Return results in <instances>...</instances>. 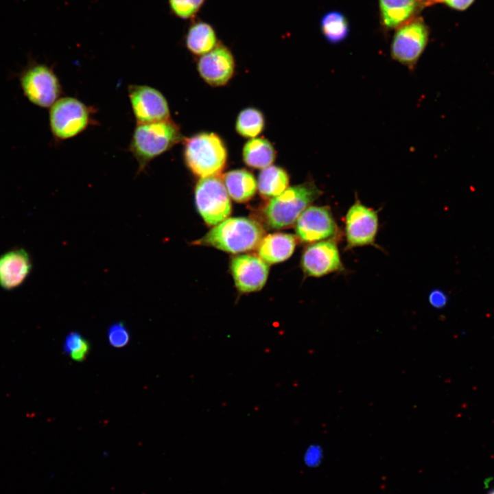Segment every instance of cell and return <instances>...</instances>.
Returning <instances> with one entry per match:
<instances>
[{
	"label": "cell",
	"mask_w": 494,
	"mask_h": 494,
	"mask_svg": "<svg viewBox=\"0 0 494 494\" xmlns=\"http://www.w3.org/2000/svg\"><path fill=\"white\" fill-rule=\"evenodd\" d=\"M265 231L257 221L244 217L226 218L193 244L211 246L230 253L258 248Z\"/></svg>",
	"instance_id": "6da1fadb"
},
{
	"label": "cell",
	"mask_w": 494,
	"mask_h": 494,
	"mask_svg": "<svg viewBox=\"0 0 494 494\" xmlns=\"http://www.w3.org/2000/svg\"><path fill=\"white\" fill-rule=\"evenodd\" d=\"M322 193L313 181L287 187L280 195L270 199L264 207L263 215L266 225L272 229L292 226L302 212Z\"/></svg>",
	"instance_id": "7a4b0ae2"
},
{
	"label": "cell",
	"mask_w": 494,
	"mask_h": 494,
	"mask_svg": "<svg viewBox=\"0 0 494 494\" xmlns=\"http://www.w3.org/2000/svg\"><path fill=\"white\" fill-rule=\"evenodd\" d=\"M183 140L179 127L172 120L137 124L130 150L141 171L153 159L169 150Z\"/></svg>",
	"instance_id": "3957f363"
},
{
	"label": "cell",
	"mask_w": 494,
	"mask_h": 494,
	"mask_svg": "<svg viewBox=\"0 0 494 494\" xmlns=\"http://www.w3.org/2000/svg\"><path fill=\"white\" fill-rule=\"evenodd\" d=\"M183 157L188 169L201 178L219 176L227 161L222 139L213 132H200L184 139Z\"/></svg>",
	"instance_id": "277c9868"
},
{
	"label": "cell",
	"mask_w": 494,
	"mask_h": 494,
	"mask_svg": "<svg viewBox=\"0 0 494 494\" xmlns=\"http://www.w3.org/2000/svg\"><path fill=\"white\" fill-rule=\"evenodd\" d=\"M428 27L421 18L411 19L399 27L390 45L391 58L413 71L428 42Z\"/></svg>",
	"instance_id": "5b68a950"
},
{
	"label": "cell",
	"mask_w": 494,
	"mask_h": 494,
	"mask_svg": "<svg viewBox=\"0 0 494 494\" xmlns=\"http://www.w3.org/2000/svg\"><path fill=\"white\" fill-rule=\"evenodd\" d=\"M91 109L79 99L65 97L58 99L49 112L51 130L56 138L65 140L85 130L92 121Z\"/></svg>",
	"instance_id": "8992f818"
},
{
	"label": "cell",
	"mask_w": 494,
	"mask_h": 494,
	"mask_svg": "<svg viewBox=\"0 0 494 494\" xmlns=\"http://www.w3.org/2000/svg\"><path fill=\"white\" fill-rule=\"evenodd\" d=\"M198 213L209 226L224 221L231 213V204L223 180L219 176L201 178L195 188Z\"/></svg>",
	"instance_id": "52a82bcc"
},
{
	"label": "cell",
	"mask_w": 494,
	"mask_h": 494,
	"mask_svg": "<svg viewBox=\"0 0 494 494\" xmlns=\"http://www.w3.org/2000/svg\"><path fill=\"white\" fill-rule=\"evenodd\" d=\"M378 228V211L364 205L356 197L344 217L346 248L375 246Z\"/></svg>",
	"instance_id": "ba28073f"
},
{
	"label": "cell",
	"mask_w": 494,
	"mask_h": 494,
	"mask_svg": "<svg viewBox=\"0 0 494 494\" xmlns=\"http://www.w3.org/2000/svg\"><path fill=\"white\" fill-rule=\"evenodd\" d=\"M21 84L27 98L34 104L43 108L51 107L62 92L57 76L45 64L29 68L22 75Z\"/></svg>",
	"instance_id": "9c48e42d"
},
{
	"label": "cell",
	"mask_w": 494,
	"mask_h": 494,
	"mask_svg": "<svg viewBox=\"0 0 494 494\" xmlns=\"http://www.w3.org/2000/svg\"><path fill=\"white\" fill-rule=\"evenodd\" d=\"M128 97L137 124H150L169 120V108L164 95L147 85H131Z\"/></svg>",
	"instance_id": "30bf717a"
},
{
	"label": "cell",
	"mask_w": 494,
	"mask_h": 494,
	"mask_svg": "<svg viewBox=\"0 0 494 494\" xmlns=\"http://www.w3.org/2000/svg\"><path fill=\"white\" fill-rule=\"evenodd\" d=\"M301 266L304 273L312 277H321L345 270L334 239L314 242L307 246L302 255Z\"/></svg>",
	"instance_id": "8fae6325"
},
{
	"label": "cell",
	"mask_w": 494,
	"mask_h": 494,
	"mask_svg": "<svg viewBox=\"0 0 494 494\" xmlns=\"http://www.w3.org/2000/svg\"><path fill=\"white\" fill-rule=\"evenodd\" d=\"M338 232L331 209L324 206H309L296 221V233L300 240L314 243L334 239Z\"/></svg>",
	"instance_id": "7c38bea8"
},
{
	"label": "cell",
	"mask_w": 494,
	"mask_h": 494,
	"mask_svg": "<svg viewBox=\"0 0 494 494\" xmlns=\"http://www.w3.org/2000/svg\"><path fill=\"white\" fill-rule=\"evenodd\" d=\"M231 272L237 290L248 293L259 291L265 285L269 267L259 256L244 254L233 257Z\"/></svg>",
	"instance_id": "4fadbf2b"
},
{
	"label": "cell",
	"mask_w": 494,
	"mask_h": 494,
	"mask_svg": "<svg viewBox=\"0 0 494 494\" xmlns=\"http://www.w3.org/2000/svg\"><path fill=\"white\" fill-rule=\"evenodd\" d=\"M197 68L205 82L212 86H224L234 73V57L226 46L217 43L211 51L201 56Z\"/></svg>",
	"instance_id": "5bb4252c"
},
{
	"label": "cell",
	"mask_w": 494,
	"mask_h": 494,
	"mask_svg": "<svg viewBox=\"0 0 494 494\" xmlns=\"http://www.w3.org/2000/svg\"><path fill=\"white\" fill-rule=\"evenodd\" d=\"M33 268L30 254L22 247L10 249L0 255V287L12 291L21 286Z\"/></svg>",
	"instance_id": "9a60e30c"
},
{
	"label": "cell",
	"mask_w": 494,
	"mask_h": 494,
	"mask_svg": "<svg viewBox=\"0 0 494 494\" xmlns=\"http://www.w3.org/2000/svg\"><path fill=\"white\" fill-rule=\"evenodd\" d=\"M296 237L291 234L275 233L264 236L258 246V256L269 264L285 261L293 254Z\"/></svg>",
	"instance_id": "2e32d148"
},
{
	"label": "cell",
	"mask_w": 494,
	"mask_h": 494,
	"mask_svg": "<svg viewBox=\"0 0 494 494\" xmlns=\"http://www.w3.org/2000/svg\"><path fill=\"white\" fill-rule=\"evenodd\" d=\"M419 5L417 0H379L383 25L387 29L399 27L412 19Z\"/></svg>",
	"instance_id": "e0dca14e"
},
{
	"label": "cell",
	"mask_w": 494,
	"mask_h": 494,
	"mask_svg": "<svg viewBox=\"0 0 494 494\" xmlns=\"http://www.w3.org/2000/svg\"><path fill=\"white\" fill-rule=\"evenodd\" d=\"M222 180L229 196L237 202H248L256 193V180L252 174L246 169L229 171L224 175Z\"/></svg>",
	"instance_id": "ac0fdd59"
},
{
	"label": "cell",
	"mask_w": 494,
	"mask_h": 494,
	"mask_svg": "<svg viewBox=\"0 0 494 494\" xmlns=\"http://www.w3.org/2000/svg\"><path fill=\"white\" fill-rule=\"evenodd\" d=\"M185 44L187 49L193 54L204 55L217 45L215 31L211 24L205 21H196L187 30Z\"/></svg>",
	"instance_id": "d6986e66"
},
{
	"label": "cell",
	"mask_w": 494,
	"mask_h": 494,
	"mask_svg": "<svg viewBox=\"0 0 494 494\" xmlns=\"http://www.w3.org/2000/svg\"><path fill=\"white\" fill-rule=\"evenodd\" d=\"M242 158L248 167L263 169L271 165L274 161L276 151L266 139L252 138L244 145Z\"/></svg>",
	"instance_id": "ffe728a7"
},
{
	"label": "cell",
	"mask_w": 494,
	"mask_h": 494,
	"mask_svg": "<svg viewBox=\"0 0 494 494\" xmlns=\"http://www.w3.org/2000/svg\"><path fill=\"white\" fill-rule=\"evenodd\" d=\"M289 180V176L284 169L271 165L260 172L257 188L263 198L271 199L288 187Z\"/></svg>",
	"instance_id": "44dd1931"
},
{
	"label": "cell",
	"mask_w": 494,
	"mask_h": 494,
	"mask_svg": "<svg viewBox=\"0 0 494 494\" xmlns=\"http://www.w3.org/2000/svg\"><path fill=\"white\" fill-rule=\"evenodd\" d=\"M320 25L325 38L332 44L342 42L349 34L347 19L339 11H330L325 14L321 18Z\"/></svg>",
	"instance_id": "7402d4cb"
},
{
	"label": "cell",
	"mask_w": 494,
	"mask_h": 494,
	"mask_svg": "<svg viewBox=\"0 0 494 494\" xmlns=\"http://www.w3.org/2000/svg\"><path fill=\"white\" fill-rule=\"evenodd\" d=\"M265 119L262 113L252 107L242 110L238 115L235 129L237 132L246 138H255L263 130Z\"/></svg>",
	"instance_id": "603a6c76"
},
{
	"label": "cell",
	"mask_w": 494,
	"mask_h": 494,
	"mask_svg": "<svg viewBox=\"0 0 494 494\" xmlns=\"http://www.w3.org/2000/svg\"><path fill=\"white\" fill-rule=\"evenodd\" d=\"M205 0H168L172 12L178 17L188 19L194 16Z\"/></svg>",
	"instance_id": "cb8c5ba5"
},
{
	"label": "cell",
	"mask_w": 494,
	"mask_h": 494,
	"mask_svg": "<svg viewBox=\"0 0 494 494\" xmlns=\"http://www.w3.org/2000/svg\"><path fill=\"white\" fill-rule=\"evenodd\" d=\"M108 340L110 345L115 348L126 346L130 342V336L125 324L118 322L110 325L108 330Z\"/></svg>",
	"instance_id": "d4e9b609"
},
{
	"label": "cell",
	"mask_w": 494,
	"mask_h": 494,
	"mask_svg": "<svg viewBox=\"0 0 494 494\" xmlns=\"http://www.w3.org/2000/svg\"><path fill=\"white\" fill-rule=\"evenodd\" d=\"M87 340L78 332L71 331L65 338L63 345V350L66 354L70 355L80 349L85 344Z\"/></svg>",
	"instance_id": "484cf974"
},
{
	"label": "cell",
	"mask_w": 494,
	"mask_h": 494,
	"mask_svg": "<svg viewBox=\"0 0 494 494\" xmlns=\"http://www.w3.org/2000/svg\"><path fill=\"white\" fill-rule=\"evenodd\" d=\"M428 301L433 307L440 309L447 305L448 298L443 291L434 289L429 294Z\"/></svg>",
	"instance_id": "4316f807"
},
{
	"label": "cell",
	"mask_w": 494,
	"mask_h": 494,
	"mask_svg": "<svg viewBox=\"0 0 494 494\" xmlns=\"http://www.w3.org/2000/svg\"><path fill=\"white\" fill-rule=\"evenodd\" d=\"M475 0H440V2L444 3L448 7L463 11L470 7Z\"/></svg>",
	"instance_id": "83f0119b"
},
{
	"label": "cell",
	"mask_w": 494,
	"mask_h": 494,
	"mask_svg": "<svg viewBox=\"0 0 494 494\" xmlns=\"http://www.w3.org/2000/svg\"><path fill=\"white\" fill-rule=\"evenodd\" d=\"M90 344L88 340L85 342V344L83 345V346L79 349L78 351L73 352L71 353L69 355L71 358L78 362H83L86 357L88 356V354L90 351Z\"/></svg>",
	"instance_id": "f1b7e54d"
},
{
	"label": "cell",
	"mask_w": 494,
	"mask_h": 494,
	"mask_svg": "<svg viewBox=\"0 0 494 494\" xmlns=\"http://www.w3.org/2000/svg\"><path fill=\"white\" fill-rule=\"evenodd\" d=\"M320 451L318 449V448L317 447H314V446L308 449V450L307 451L306 455H305L306 460H307V462H313V463L317 462H318L317 460H319V458H320Z\"/></svg>",
	"instance_id": "f546056e"
},
{
	"label": "cell",
	"mask_w": 494,
	"mask_h": 494,
	"mask_svg": "<svg viewBox=\"0 0 494 494\" xmlns=\"http://www.w3.org/2000/svg\"><path fill=\"white\" fill-rule=\"evenodd\" d=\"M419 5H430L437 2H440V0H417Z\"/></svg>",
	"instance_id": "4dcf8cb0"
},
{
	"label": "cell",
	"mask_w": 494,
	"mask_h": 494,
	"mask_svg": "<svg viewBox=\"0 0 494 494\" xmlns=\"http://www.w3.org/2000/svg\"><path fill=\"white\" fill-rule=\"evenodd\" d=\"M489 494H494V491H491Z\"/></svg>",
	"instance_id": "1f68e13d"
}]
</instances>
